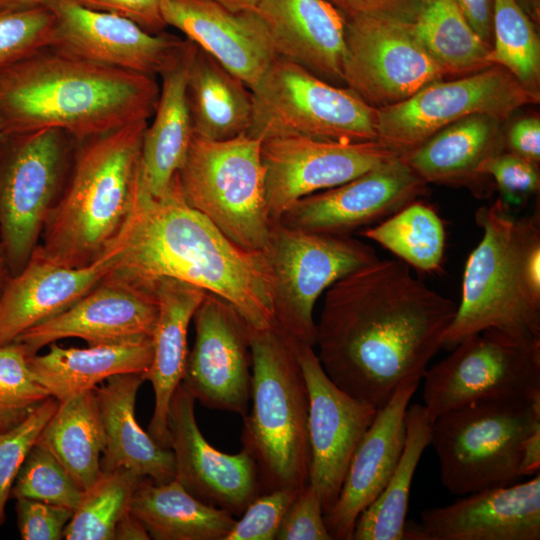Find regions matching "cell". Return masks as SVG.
Masks as SVG:
<instances>
[{"instance_id":"6da1fadb","label":"cell","mask_w":540,"mask_h":540,"mask_svg":"<svg viewBox=\"0 0 540 540\" xmlns=\"http://www.w3.org/2000/svg\"><path fill=\"white\" fill-rule=\"evenodd\" d=\"M456 308L401 260L378 258L325 291L316 354L339 388L378 410L403 379L423 376Z\"/></svg>"},{"instance_id":"7a4b0ae2","label":"cell","mask_w":540,"mask_h":540,"mask_svg":"<svg viewBox=\"0 0 540 540\" xmlns=\"http://www.w3.org/2000/svg\"><path fill=\"white\" fill-rule=\"evenodd\" d=\"M114 271L146 287L174 278L228 302L252 328L275 326L273 281L264 251L229 240L182 198L175 178L161 197L142 186L122 232Z\"/></svg>"},{"instance_id":"3957f363","label":"cell","mask_w":540,"mask_h":540,"mask_svg":"<svg viewBox=\"0 0 540 540\" xmlns=\"http://www.w3.org/2000/svg\"><path fill=\"white\" fill-rule=\"evenodd\" d=\"M159 93L153 76L50 46L0 69V123L4 135L58 128L80 142L148 121Z\"/></svg>"},{"instance_id":"277c9868","label":"cell","mask_w":540,"mask_h":540,"mask_svg":"<svg viewBox=\"0 0 540 540\" xmlns=\"http://www.w3.org/2000/svg\"><path fill=\"white\" fill-rule=\"evenodd\" d=\"M148 121L76 143L66 186L36 250L66 267L86 266L117 240L141 191V148Z\"/></svg>"},{"instance_id":"5b68a950","label":"cell","mask_w":540,"mask_h":540,"mask_svg":"<svg viewBox=\"0 0 540 540\" xmlns=\"http://www.w3.org/2000/svg\"><path fill=\"white\" fill-rule=\"evenodd\" d=\"M482 236L467 257L460 302L442 348L487 329L540 338V212L517 218L500 199L480 207Z\"/></svg>"},{"instance_id":"8992f818","label":"cell","mask_w":540,"mask_h":540,"mask_svg":"<svg viewBox=\"0 0 540 540\" xmlns=\"http://www.w3.org/2000/svg\"><path fill=\"white\" fill-rule=\"evenodd\" d=\"M251 409L243 417L242 450L254 461L260 494L309 483V393L296 341L276 325L249 326Z\"/></svg>"},{"instance_id":"52a82bcc","label":"cell","mask_w":540,"mask_h":540,"mask_svg":"<svg viewBox=\"0 0 540 540\" xmlns=\"http://www.w3.org/2000/svg\"><path fill=\"white\" fill-rule=\"evenodd\" d=\"M539 424L540 399H485L440 415L429 445L442 485L464 496L517 482L523 441Z\"/></svg>"},{"instance_id":"ba28073f","label":"cell","mask_w":540,"mask_h":540,"mask_svg":"<svg viewBox=\"0 0 540 540\" xmlns=\"http://www.w3.org/2000/svg\"><path fill=\"white\" fill-rule=\"evenodd\" d=\"M260 148L246 133L220 141L193 135L175 176L184 201L249 251L266 249L272 226Z\"/></svg>"},{"instance_id":"9c48e42d","label":"cell","mask_w":540,"mask_h":540,"mask_svg":"<svg viewBox=\"0 0 540 540\" xmlns=\"http://www.w3.org/2000/svg\"><path fill=\"white\" fill-rule=\"evenodd\" d=\"M246 134L263 141L305 137L336 142L377 140V109L347 87L330 84L276 57L251 89Z\"/></svg>"},{"instance_id":"30bf717a","label":"cell","mask_w":540,"mask_h":540,"mask_svg":"<svg viewBox=\"0 0 540 540\" xmlns=\"http://www.w3.org/2000/svg\"><path fill=\"white\" fill-rule=\"evenodd\" d=\"M76 143L58 128L0 139V243L11 275L38 245L68 181Z\"/></svg>"},{"instance_id":"8fae6325","label":"cell","mask_w":540,"mask_h":540,"mask_svg":"<svg viewBox=\"0 0 540 540\" xmlns=\"http://www.w3.org/2000/svg\"><path fill=\"white\" fill-rule=\"evenodd\" d=\"M423 373L428 419L494 398L540 399V338L496 329L472 335Z\"/></svg>"},{"instance_id":"7c38bea8","label":"cell","mask_w":540,"mask_h":540,"mask_svg":"<svg viewBox=\"0 0 540 540\" xmlns=\"http://www.w3.org/2000/svg\"><path fill=\"white\" fill-rule=\"evenodd\" d=\"M274 298L275 325L298 343L315 347L314 307L347 274L379 257L352 236L289 228L272 221L266 249Z\"/></svg>"},{"instance_id":"4fadbf2b","label":"cell","mask_w":540,"mask_h":540,"mask_svg":"<svg viewBox=\"0 0 540 540\" xmlns=\"http://www.w3.org/2000/svg\"><path fill=\"white\" fill-rule=\"evenodd\" d=\"M539 99L505 68L492 65L462 78L434 81L402 102L378 108L377 140L404 156L463 118L484 114L502 122Z\"/></svg>"},{"instance_id":"5bb4252c","label":"cell","mask_w":540,"mask_h":540,"mask_svg":"<svg viewBox=\"0 0 540 540\" xmlns=\"http://www.w3.org/2000/svg\"><path fill=\"white\" fill-rule=\"evenodd\" d=\"M346 87L378 109L402 102L449 73L429 54L412 23L344 16Z\"/></svg>"},{"instance_id":"9a60e30c","label":"cell","mask_w":540,"mask_h":540,"mask_svg":"<svg viewBox=\"0 0 540 540\" xmlns=\"http://www.w3.org/2000/svg\"><path fill=\"white\" fill-rule=\"evenodd\" d=\"M265 197L272 221L299 199L348 182L400 155L378 140L336 142L305 137L261 141Z\"/></svg>"},{"instance_id":"2e32d148","label":"cell","mask_w":540,"mask_h":540,"mask_svg":"<svg viewBox=\"0 0 540 540\" xmlns=\"http://www.w3.org/2000/svg\"><path fill=\"white\" fill-rule=\"evenodd\" d=\"M426 185L398 155L348 182L299 199L278 221L297 230L352 236L417 200Z\"/></svg>"},{"instance_id":"e0dca14e","label":"cell","mask_w":540,"mask_h":540,"mask_svg":"<svg viewBox=\"0 0 540 540\" xmlns=\"http://www.w3.org/2000/svg\"><path fill=\"white\" fill-rule=\"evenodd\" d=\"M192 320L195 341L181 383L203 406L244 417L251 393L249 325L208 292Z\"/></svg>"},{"instance_id":"ac0fdd59","label":"cell","mask_w":540,"mask_h":540,"mask_svg":"<svg viewBox=\"0 0 540 540\" xmlns=\"http://www.w3.org/2000/svg\"><path fill=\"white\" fill-rule=\"evenodd\" d=\"M55 18L51 47L90 62L155 77L173 65L188 39L151 33L136 22L73 0H47Z\"/></svg>"},{"instance_id":"d6986e66","label":"cell","mask_w":540,"mask_h":540,"mask_svg":"<svg viewBox=\"0 0 540 540\" xmlns=\"http://www.w3.org/2000/svg\"><path fill=\"white\" fill-rule=\"evenodd\" d=\"M296 352L309 393V483L325 515L338 498L352 456L377 409L339 388L313 346L296 342Z\"/></svg>"},{"instance_id":"ffe728a7","label":"cell","mask_w":540,"mask_h":540,"mask_svg":"<svg viewBox=\"0 0 540 540\" xmlns=\"http://www.w3.org/2000/svg\"><path fill=\"white\" fill-rule=\"evenodd\" d=\"M157 317L155 290L113 270L68 309L15 341L29 356L64 338H80L88 345L139 341L152 338Z\"/></svg>"},{"instance_id":"44dd1931","label":"cell","mask_w":540,"mask_h":540,"mask_svg":"<svg viewBox=\"0 0 540 540\" xmlns=\"http://www.w3.org/2000/svg\"><path fill=\"white\" fill-rule=\"evenodd\" d=\"M195 398L178 385L168 413L175 480L201 502L241 515L260 494L257 467L243 450L227 454L210 445L195 418Z\"/></svg>"},{"instance_id":"7402d4cb","label":"cell","mask_w":540,"mask_h":540,"mask_svg":"<svg viewBox=\"0 0 540 540\" xmlns=\"http://www.w3.org/2000/svg\"><path fill=\"white\" fill-rule=\"evenodd\" d=\"M406 540H539L540 475L480 490L421 512L406 523Z\"/></svg>"},{"instance_id":"603a6c76","label":"cell","mask_w":540,"mask_h":540,"mask_svg":"<svg viewBox=\"0 0 540 540\" xmlns=\"http://www.w3.org/2000/svg\"><path fill=\"white\" fill-rule=\"evenodd\" d=\"M422 376L403 379L377 410L348 466L338 498L324 519L335 540H352L361 512L383 491L401 457L406 412Z\"/></svg>"},{"instance_id":"cb8c5ba5","label":"cell","mask_w":540,"mask_h":540,"mask_svg":"<svg viewBox=\"0 0 540 540\" xmlns=\"http://www.w3.org/2000/svg\"><path fill=\"white\" fill-rule=\"evenodd\" d=\"M121 249L120 235L101 257L82 267L54 263L34 250L0 295V346L76 303L114 270Z\"/></svg>"},{"instance_id":"d4e9b609","label":"cell","mask_w":540,"mask_h":540,"mask_svg":"<svg viewBox=\"0 0 540 540\" xmlns=\"http://www.w3.org/2000/svg\"><path fill=\"white\" fill-rule=\"evenodd\" d=\"M163 19L239 77L251 90L277 57L256 10L233 11L213 0H165Z\"/></svg>"},{"instance_id":"484cf974","label":"cell","mask_w":540,"mask_h":540,"mask_svg":"<svg viewBox=\"0 0 540 540\" xmlns=\"http://www.w3.org/2000/svg\"><path fill=\"white\" fill-rule=\"evenodd\" d=\"M277 57L330 84H342L345 53L342 13L327 0H259Z\"/></svg>"},{"instance_id":"4316f807","label":"cell","mask_w":540,"mask_h":540,"mask_svg":"<svg viewBox=\"0 0 540 540\" xmlns=\"http://www.w3.org/2000/svg\"><path fill=\"white\" fill-rule=\"evenodd\" d=\"M154 290L158 317L152 336L153 356L143 373L154 391V410L148 433L159 445L170 448L169 406L185 372L189 353L188 327L206 291L174 278L157 280Z\"/></svg>"},{"instance_id":"83f0119b","label":"cell","mask_w":540,"mask_h":540,"mask_svg":"<svg viewBox=\"0 0 540 540\" xmlns=\"http://www.w3.org/2000/svg\"><path fill=\"white\" fill-rule=\"evenodd\" d=\"M144 381L143 373H124L95 387L104 434L101 470L126 469L165 483L175 479L173 452L145 432L135 416L137 392Z\"/></svg>"},{"instance_id":"f1b7e54d","label":"cell","mask_w":540,"mask_h":540,"mask_svg":"<svg viewBox=\"0 0 540 540\" xmlns=\"http://www.w3.org/2000/svg\"><path fill=\"white\" fill-rule=\"evenodd\" d=\"M500 122L484 114L468 116L441 129L404 157L427 184L466 187L483 198L491 192L492 180L481 168L504 151Z\"/></svg>"},{"instance_id":"f546056e","label":"cell","mask_w":540,"mask_h":540,"mask_svg":"<svg viewBox=\"0 0 540 540\" xmlns=\"http://www.w3.org/2000/svg\"><path fill=\"white\" fill-rule=\"evenodd\" d=\"M194 44H188L160 74V93L153 120L144 131L141 148V186L152 197L163 196L186 159L193 129L186 98V78Z\"/></svg>"},{"instance_id":"4dcf8cb0","label":"cell","mask_w":540,"mask_h":540,"mask_svg":"<svg viewBox=\"0 0 540 540\" xmlns=\"http://www.w3.org/2000/svg\"><path fill=\"white\" fill-rule=\"evenodd\" d=\"M43 355L28 356L34 378L59 402L97 387L117 374L144 373L153 356L152 338L121 344L63 348L55 342Z\"/></svg>"},{"instance_id":"1f68e13d","label":"cell","mask_w":540,"mask_h":540,"mask_svg":"<svg viewBox=\"0 0 540 540\" xmlns=\"http://www.w3.org/2000/svg\"><path fill=\"white\" fill-rule=\"evenodd\" d=\"M186 98L195 136L227 140L246 133L250 126L249 87L195 44L187 70Z\"/></svg>"},{"instance_id":"d6a6232c","label":"cell","mask_w":540,"mask_h":540,"mask_svg":"<svg viewBox=\"0 0 540 540\" xmlns=\"http://www.w3.org/2000/svg\"><path fill=\"white\" fill-rule=\"evenodd\" d=\"M129 511L154 540H224L236 521L226 510L192 496L175 479L159 483L141 477Z\"/></svg>"},{"instance_id":"836d02e7","label":"cell","mask_w":540,"mask_h":540,"mask_svg":"<svg viewBox=\"0 0 540 540\" xmlns=\"http://www.w3.org/2000/svg\"><path fill=\"white\" fill-rule=\"evenodd\" d=\"M36 443L58 459L83 491L89 489L102 475L104 451L95 388L59 402Z\"/></svg>"},{"instance_id":"e575fe53","label":"cell","mask_w":540,"mask_h":540,"mask_svg":"<svg viewBox=\"0 0 540 540\" xmlns=\"http://www.w3.org/2000/svg\"><path fill=\"white\" fill-rule=\"evenodd\" d=\"M401 457L379 496L358 516L352 540H404L412 481L430 443L431 421L421 404L408 406Z\"/></svg>"},{"instance_id":"d590c367","label":"cell","mask_w":540,"mask_h":540,"mask_svg":"<svg viewBox=\"0 0 540 540\" xmlns=\"http://www.w3.org/2000/svg\"><path fill=\"white\" fill-rule=\"evenodd\" d=\"M412 28L449 75H469L492 66L491 47L472 29L455 0H423Z\"/></svg>"},{"instance_id":"8d00e7d4","label":"cell","mask_w":540,"mask_h":540,"mask_svg":"<svg viewBox=\"0 0 540 540\" xmlns=\"http://www.w3.org/2000/svg\"><path fill=\"white\" fill-rule=\"evenodd\" d=\"M359 234L418 271H439L444 257L445 227L430 205L415 200Z\"/></svg>"},{"instance_id":"74e56055","label":"cell","mask_w":540,"mask_h":540,"mask_svg":"<svg viewBox=\"0 0 540 540\" xmlns=\"http://www.w3.org/2000/svg\"><path fill=\"white\" fill-rule=\"evenodd\" d=\"M492 65L509 71L532 95L540 98V39L535 23L515 0H493Z\"/></svg>"},{"instance_id":"f35d334b","label":"cell","mask_w":540,"mask_h":540,"mask_svg":"<svg viewBox=\"0 0 540 540\" xmlns=\"http://www.w3.org/2000/svg\"><path fill=\"white\" fill-rule=\"evenodd\" d=\"M141 476L126 469L102 472L86 491L66 525V540H114L118 522L129 512Z\"/></svg>"},{"instance_id":"ab89813d","label":"cell","mask_w":540,"mask_h":540,"mask_svg":"<svg viewBox=\"0 0 540 540\" xmlns=\"http://www.w3.org/2000/svg\"><path fill=\"white\" fill-rule=\"evenodd\" d=\"M84 491L45 447L35 443L13 483L10 498H26L75 510Z\"/></svg>"},{"instance_id":"60d3db41","label":"cell","mask_w":540,"mask_h":540,"mask_svg":"<svg viewBox=\"0 0 540 540\" xmlns=\"http://www.w3.org/2000/svg\"><path fill=\"white\" fill-rule=\"evenodd\" d=\"M28 356L20 342L0 346V433L20 424L50 397L31 373Z\"/></svg>"},{"instance_id":"b9f144b4","label":"cell","mask_w":540,"mask_h":540,"mask_svg":"<svg viewBox=\"0 0 540 540\" xmlns=\"http://www.w3.org/2000/svg\"><path fill=\"white\" fill-rule=\"evenodd\" d=\"M55 18L46 6L0 11V69L53 44Z\"/></svg>"},{"instance_id":"7bdbcfd3","label":"cell","mask_w":540,"mask_h":540,"mask_svg":"<svg viewBox=\"0 0 540 540\" xmlns=\"http://www.w3.org/2000/svg\"><path fill=\"white\" fill-rule=\"evenodd\" d=\"M58 405L50 396L20 424L0 433V526L6 519V503L18 472Z\"/></svg>"},{"instance_id":"ee69618b","label":"cell","mask_w":540,"mask_h":540,"mask_svg":"<svg viewBox=\"0 0 540 540\" xmlns=\"http://www.w3.org/2000/svg\"><path fill=\"white\" fill-rule=\"evenodd\" d=\"M539 164L533 163L509 151L490 157L482 166L481 173L491 179L500 193V200L510 206H521L539 192Z\"/></svg>"},{"instance_id":"f6af8a7d","label":"cell","mask_w":540,"mask_h":540,"mask_svg":"<svg viewBox=\"0 0 540 540\" xmlns=\"http://www.w3.org/2000/svg\"><path fill=\"white\" fill-rule=\"evenodd\" d=\"M299 490L278 489L259 494L235 521L224 540H274Z\"/></svg>"},{"instance_id":"bcb514c9","label":"cell","mask_w":540,"mask_h":540,"mask_svg":"<svg viewBox=\"0 0 540 540\" xmlns=\"http://www.w3.org/2000/svg\"><path fill=\"white\" fill-rule=\"evenodd\" d=\"M276 540H332L314 487L308 483L296 494L276 534Z\"/></svg>"},{"instance_id":"7dc6e473","label":"cell","mask_w":540,"mask_h":540,"mask_svg":"<svg viewBox=\"0 0 540 540\" xmlns=\"http://www.w3.org/2000/svg\"><path fill=\"white\" fill-rule=\"evenodd\" d=\"M17 524L23 540H60L74 510L37 500L16 499Z\"/></svg>"},{"instance_id":"c3c4849f","label":"cell","mask_w":540,"mask_h":540,"mask_svg":"<svg viewBox=\"0 0 540 540\" xmlns=\"http://www.w3.org/2000/svg\"><path fill=\"white\" fill-rule=\"evenodd\" d=\"M87 8L126 17L151 33L164 32L162 14L165 0H73Z\"/></svg>"},{"instance_id":"681fc988","label":"cell","mask_w":540,"mask_h":540,"mask_svg":"<svg viewBox=\"0 0 540 540\" xmlns=\"http://www.w3.org/2000/svg\"><path fill=\"white\" fill-rule=\"evenodd\" d=\"M343 16L365 15L412 23L423 0H327Z\"/></svg>"},{"instance_id":"f907efd6","label":"cell","mask_w":540,"mask_h":540,"mask_svg":"<svg viewBox=\"0 0 540 540\" xmlns=\"http://www.w3.org/2000/svg\"><path fill=\"white\" fill-rule=\"evenodd\" d=\"M507 151L533 163L540 162V119L525 117L516 121L506 136Z\"/></svg>"},{"instance_id":"816d5d0a","label":"cell","mask_w":540,"mask_h":540,"mask_svg":"<svg viewBox=\"0 0 540 540\" xmlns=\"http://www.w3.org/2000/svg\"><path fill=\"white\" fill-rule=\"evenodd\" d=\"M472 29L489 47L492 45L493 0H455Z\"/></svg>"},{"instance_id":"f5cc1de1","label":"cell","mask_w":540,"mask_h":540,"mask_svg":"<svg viewBox=\"0 0 540 540\" xmlns=\"http://www.w3.org/2000/svg\"><path fill=\"white\" fill-rule=\"evenodd\" d=\"M540 469V424L524 439L519 462L520 477H533Z\"/></svg>"},{"instance_id":"db71d44e","label":"cell","mask_w":540,"mask_h":540,"mask_svg":"<svg viewBox=\"0 0 540 540\" xmlns=\"http://www.w3.org/2000/svg\"><path fill=\"white\" fill-rule=\"evenodd\" d=\"M150 536L143 524L130 513L125 514L118 522L114 540H148Z\"/></svg>"},{"instance_id":"11a10c76","label":"cell","mask_w":540,"mask_h":540,"mask_svg":"<svg viewBox=\"0 0 540 540\" xmlns=\"http://www.w3.org/2000/svg\"><path fill=\"white\" fill-rule=\"evenodd\" d=\"M47 0H0V11L18 10L45 5Z\"/></svg>"},{"instance_id":"9f6ffc18","label":"cell","mask_w":540,"mask_h":540,"mask_svg":"<svg viewBox=\"0 0 540 540\" xmlns=\"http://www.w3.org/2000/svg\"><path fill=\"white\" fill-rule=\"evenodd\" d=\"M520 8L537 25L540 22V0H515Z\"/></svg>"},{"instance_id":"6f0895ef","label":"cell","mask_w":540,"mask_h":540,"mask_svg":"<svg viewBox=\"0 0 540 540\" xmlns=\"http://www.w3.org/2000/svg\"><path fill=\"white\" fill-rule=\"evenodd\" d=\"M233 11L256 10L259 0H213Z\"/></svg>"},{"instance_id":"680465c9","label":"cell","mask_w":540,"mask_h":540,"mask_svg":"<svg viewBox=\"0 0 540 540\" xmlns=\"http://www.w3.org/2000/svg\"><path fill=\"white\" fill-rule=\"evenodd\" d=\"M11 276V272L8 266V262L0 243V295L6 285L7 280Z\"/></svg>"},{"instance_id":"91938a15","label":"cell","mask_w":540,"mask_h":540,"mask_svg":"<svg viewBox=\"0 0 540 540\" xmlns=\"http://www.w3.org/2000/svg\"><path fill=\"white\" fill-rule=\"evenodd\" d=\"M4 136L3 134V130H2V126H1V123H0V139Z\"/></svg>"}]
</instances>
